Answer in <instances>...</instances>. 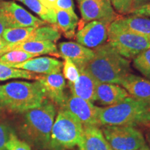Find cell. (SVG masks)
Listing matches in <instances>:
<instances>
[{"label": "cell", "mask_w": 150, "mask_h": 150, "mask_svg": "<svg viewBox=\"0 0 150 150\" xmlns=\"http://www.w3.org/2000/svg\"><path fill=\"white\" fill-rule=\"evenodd\" d=\"M56 112V105L47 98L39 107L23 112L19 127L20 136L35 149L49 150Z\"/></svg>", "instance_id": "6da1fadb"}, {"label": "cell", "mask_w": 150, "mask_h": 150, "mask_svg": "<svg viewBox=\"0 0 150 150\" xmlns=\"http://www.w3.org/2000/svg\"><path fill=\"white\" fill-rule=\"evenodd\" d=\"M93 51V59L84 68L97 82L120 85L123 79L131 73L130 61L109 43H104Z\"/></svg>", "instance_id": "7a4b0ae2"}, {"label": "cell", "mask_w": 150, "mask_h": 150, "mask_svg": "<svg viewBox=\"0 0 150 150\" xmlns=\"http://www.w3.org/2000/svg\"><path fill=\"white\" fill-rule=\"evenodd\" d=\"M98 120L101 127H148L150 123V104L129 96L117 104L99 107Z\"/></svg>", "instance_id": "3957f363"}, {"label": "cell", "mask_w": 150, "mask_h": 150, "mask_svg": "<svg viewBox=\"0 0 150 150\" xmlns=\"http://www.w3.org/2000/svg\"><path fill=\"white\" fill-rule=\"evenodd\" d=\"M2 86L4 109L11 112L23 113L38 108L46 99L40 83L13 81Z\"/></svg>", "instance_id": "277c9868"}, {"label": "cell", "mask_w": 150, "mask_h": 150, "mask_svg": "<svg viewBox=\"0 0 150 150\" xmlns=\"http://www.w3.org/2000/svg\"><path fill=\"white\" fill-rule=\"evenodd\" d=\"M83 126L70 111L59 108L50 136L49 150H69L77 147Z\"/></svg>", "instance_id": "5b68a950"}, {"label": "cell", "mask_w": 150, "mask_h": 150, "mask_svg": "<svg viewBox=\"0 0 150 150\" xmlns=\"http://www.w3.org/2000/svg\"><path fill=\"white\" fill-rule=\"evenodd\" d=\"M108 43L127 59H134L142 52L150 48V39L120 27L115 21L108 30Z\"/></svg>", "instance_id": "8992f818"}, {"label": "cell", "mask_w": 150, "mask_h": 150, "mask_svg": "<svg viewBox=\"0 0 150 150\" xmlns=\"http://www.w3.org/2000/svg\"><path fill=\"white\" fill-rule=\"evenodd\" d=\"M101 127L111 150H137L147 144L143 134L136 127L110 125Z\"/></svg>", "instance_id": "52a82bcc"}, {"label": "cell", "mask_w": 150, "mask_h": 150, "mask_svg": "<svg viewBox=\"0 0 150 150\" xmlns=\"http://www.w3.org/2000/svg\"><path fill=\"white\" fill-rule=\"evenodd\" d=\"M79 7L84 24L95 20L112 22L122 17L114 11L110 0H79Z\"/></svg>", "instance_id": "ba28073f"}, {"label": "cell", "mask_w": 150, "mask_h": 150, "mask_svg": "<svg viewBox=\"0 0 150 150\" xmlns=\"http://www.w3.org/2000/svg\"><path fill=\"white\" fill-rule=\"evenodd\" d=\"M70 111L81 122L83 127H101L98 120L99 106L88 101L71 95L67 96L63 107Z\"/></svg>", "instance_id": "9c48e42d"}, {"label": "cell", "mask_w": 150, "mask_h": 150, "mask_svg": "<svg viewBox=\"0 0 150 150\" xmlns=\"http://www.w3.org/2000/svg\"><path fill=\"white\" fill-rule=\"evenodd\" d=\"M111 22L95 20L79 28L75 38L78 43L88 48H96L107 40L108 27Z\"/></svg>", "instance_id": "30bf717a"}, {"label": "cell", "mask_w": 150, "mask_h": 150, "mask_svg": "<svg viewBox=\"0 0 150 150\" xmlns=\"http://www.w3.org/2000/svg\"><path fill=\"white\" fill-rule=\"evenodd\" d=\"M36 81L40 83L47 99L56 106L63 107L67 95L65 93L66 83L61 73L40 74Z\"/></svg>", "instance_id": "8fae6325"}, {"label": "cell", "mask_w": 150, "mask_h": 150, "mask_svg": "<svg viewBox=\"0 0 150 150\" xmlns=\"http://www.w3.org/2000/svg\"><path fill=\"white\" fill-rule=\"evenodd\" d=\"M1 4L4 11L8 28H38L45 25V22L33 16L13 1H2Z\"/></svg>", "instance_id": "7c38bea8"}, {"label": "cell", "mask_w": 150, "mask_h": 150, "mask_svg": "<svg viewBox=\"0 0 150 150\" xmlns=\"http://www.w3.org/2000/svg\"><path fill=\"white\" fill-rule=\"evenodd\" d=\"M7 66L21 69L40 74H51L61 73L63 62L51 57L33 58L21 63Z\"/></svg>", "instance_id": "4fadbf2b"}, {"label": "cell", "mask_w": 150, "mask_h": 150, "mask_svg": "<svg viewBox=\"0 0 150 150\" xmlns=\"http://www.w3.org/2000/svg\"><path fill=\"white\" fill-rule=\"evenodd\" d=\"M59 56L63 59L68 58L79 69L84 68L93 59V50L78 42H63L59 45Z\"/></svg>", "instance_id": "5bb4252c"}, {"label": "cell", "mask_w": 150, "mask_h": 150, "mask_svg": "<svg viewBox=\"0 0 150 150\" xmlns=\"http://www.w3.org/2000/svg\"><path fill=\"white\" fill-rule=\"evenodd\" d=\"M129 96L126 90L118 84L97 82L95 102L104 106H110L122 102Z\"/></svg>", "instance_id": "9a60e30c"}, {"label": "cell", "mask_w": 150, "mask_h": 150, "mask_svg": "<svg viewBox=\"0 0 150 150\" xmlns=\"http://www.w3.org/2000/svg\"><path fill=\"white\" fill-rule=\"evenodd\" d=\"M120 86L126 90L129 96L150 104V80L132 73L127 74Z\"/></svg>", "instance_id": "2e32d148"}, {"label": "cell", "mask_w": 150, "mask_h": 150, "mask_svg": "<svg viewBox=\"0 0 150 150\" xmlns=\"http://www.w3.org/2000/svg\"><path fill=\"white\" fill-rule=\"evenodd\" d=\"M97 81L85 68L79 69V76L74 83H68L71 95L88 102H95V89Z\"/></svg>", "instance_id": "e0dca14e"}, {"label": "cell", "mask_w": 150, "mask_h": 150, "mask_svg": "<svg viewBox=\"0 0 150 150\" xmlns=\"http://www.w3.org/2000/svg\"><path fill=\"white\" fill-rule=\"evenodd\" d=\"M79 150H111L98 127H83L81 139L77 146Z\"/></svg>", "instance_id": "ac0fdd59"}, {"label": "cell", "mask_w": 150, "mask_h": 150, "mask_svg": "<svg viewBox=\"0 0 150 150\" xmlns=\"http://www.w3.org/2000/svg\"><path fill=\"white\" fill-rule=\"evenodd\" d=\"M11 50H21L36 56L42 54H51L53 56H60L55 42L48 40L29 41L16 45L8 44L6 48V52Z\"/></svg>", "instance_id": "d6986e66"}, {"label": "cell", "mask_w": 150, "mask_h": 150, "mask_svg": "<svg viewBox=\"0 0 150 150\" xmlns=\"http://www.w3.org/2000/svg\"><path fill=\"white\" fill-rule=\"evenodd\" d=\"M115 22L123 29L150 39V19L146 17L131 15L128 17H121Z\"/></svg>", "instance_id": "ffe728a7"}, {"label": "cell", "mask_w": 150, "mask_h": 150, "mask_svg": "<svg viewBox=\"0 0 150 150\" xmlns=\"http://www.w3.org/2000/svg\"><path fill=\"white\" fill-rule=\"evenodd\" d=\"M56 13V27L67 38H72L75 36V30L79 23V18L76 15H72L63 10H54Z\"/></svg>", "instance_id": "44dd1931"}, {"label": "cell", "mask_w": 150, "mask_h": 150, "mask_svg": "<svg viewBox=\"0 0 150 150\" xmlns=\"http://www.w3.org/2000/svg\"><path fill=\"white\" fill-rule=\"evenodd\" d=\"M25 4L28 8L35 13L46 23L56 25V17L55 11L43 5L38 0H18Z\"/></svg>", "instance_id": "7402d4cb"}, {"label": "cell", "mask_w": 150, "mask_h": 150, "mask_svg": "<svg viewBox=\"0 0 150 150\" xmlns=\"http://www.w3.org/2000/svg\"><path fill=\"white\" fill-rule=\"evenodd\" d=\"M61 38V33L55 25L52 27H40L35 28L24 42L29 41H52L56 42Z\"/></svg>", "instance_id": "603a6c76"}, {"label": "cell", "mask_w": 150, "mask_h": 150, "mask_svg": "<svg viewBox=\"0 0 150 150\" xmlns=\"http://www.w3.org/2000/svg\"><path fill=\"white\" fill-rule=\"evenodd\" d=\"M34 29L33 27L7 28L4 31L1 38L9 45L23 42L27 40Z\"/></svg>", "instance_id": "cb8c5ba5"}, {"label": "cell", "mask_w": 150, "mask_h": 150, "mask_svg": "<svg viewBox=\"0 0 150 150\" xmlns=\"http://www.w3.org/2000/svg\"><path fill=\"white\" fill-rule=\"evenodd\" d=\"M40 74L38 75L29 71L14 68L0 63V81L11 79H25L29 80H37Z\"/></svg>", "instance_id": "d4e9b609"}, {"label": "cell", "mask_w": 150, "mask_h": 150, "mask_svg": "<svg viewBox=\"0 0 150 150\" xmlns=\"http://www.w3.org/2000/svg\"><path fill=\"white\" fill-rule=\"evenodd\" d=\"M36 56L21 50H11L0 56V63L5 65L18 64L33 59Z\"/></svg>", "instance_id": "484cf974"}, {"label": "cell", "mask_w": 150, "mask_h": 150, "mask_svg": "<svg viewBox=\"0 0 150 150\" xmlns=\"http://www.w3.org/2000/svg\"><path fill=\"white\" fill-rule=\"evenodd\" d=\"M134 67L150 80V48L142 52L133 59Z\"/></svg>", "instance_id": "4316f807"}, {"label": "cell", "mask_w": 150, "mask_h": 150, "mask_svg": "<svg viewBox=\"0 0 150 150\" xmlns=\"http://www.w3.org/2000/svg\"><path fill=\"white\" fill-rule=\"evenodd\" d=\"M63 63V74L68 83H74L79 76V70L73 62L68 58H65Z\"/></svg>", "instance_id": "83f0119b"}, {"label": "cell", "mask_w": 150, "mask_h": 150, "mask_svg": "<svg viewBox=\"0 0 150 150\" xmlns=\"http://www.w3.org/2000/svg\"><path fill=\"white\" fill-rule=\"evenodd\" d=\"M7 150H31V147L27 142L19 139L16 132L11 129L8 140L6 142Z\"/></svg>", "instance_id": "f1b7e54d"}, {"label": "cell", "mask_w": 150, "mask_h": 150, "mask_svg": "<svg viewBox=\"0 0 150 150\" xmlns=\"http://www.w3.org/2000/svg\"><path fill=\"white\" fill-rule=\"evenodd\" d=\"M116 12L121 16H128L133 12L134 0H110Z\"/></svg>", "instance_id": "f546056e"}, {"label": "cell", "mask_w": 150, "mask_h": 150, "mask_svg": "<svg viewBox=\"0 0 150 150\" xmlns=\"http://www.w3.org/2000/svg\"><path fill=\"white\" fill-rule=\"evenodd\" d=\"M11 129L6 124H0V150L6 149V142L8 140Z\"/></svg>", "instance_id": "4dcf8cb0"}, {"label": "cell", "mask_w": 150, "mask_h": 150, "mask_svg": "<svg viewBox=\"0 0 150 150\" xmlns=\"http://www.w3.org/2000/svg\"><path fill=\"white\" fill-rule=\"evenodd\" d=\"M54 10H63L72 15L75 13L73 0H57L54 6Z\"/></svg>", "instance_id": "1f68e13d"}, {"label": "cell", "mask_w": 150, "mask_h": 150, "mask_svg": "<svg viewBox=\"0 0 150 150\" xmlns=\"http://www.w3.org/2000/svg\"><path fill=\"white\" fill-rule=\"evenodd\" d=\"M131 15L136 16L150 17V2L143 6L136 9Z\"/></svg>", "instance_id": "d6a6232c"}, {"label": "cell", "mask_w": 150, "mask_h": 150, "mask_svg": "<svg viewBox=\"0 0 150 150\" xmlns=\"http://www.w3.org/2000/svg\"><path fill=\"white\" fill-rule=\"evenodd\" d=\"M7 28H8V22H7L6 18V15L4 11L2 4H1V6H0V38H1L4 31Z\"/></svg>", "instance_id": "836d02e7"}, {"label": "cell", "mask_w": 150, "mask_h": 150, "mask_svg": "<svg viewBox=\"0 0 150 150\" xmlns=\"http://www.w3.org/2000/svg\"><path fill=\"white\" fill-rule=\"evenodd\" d=\"M150 2V0H134V4H133V11L136 9L140 8L147 4ZM133 13V12H132Z\"/></svg>", "instance_id": "e575fe53"}, {"label": "cell", "mask_w": 150, "mask_h": 150, "mask_svg": "<svg viewBox=\"0 0 150 150\" xmlns=\"http://www.w3.org/2000/svg\"><path fill=\"white\" fill-rule=\"evenodd\" d=\"M8 45V43L6 42L1 38H0V56L6 53V48Z\"/></svg>", "instance_id": "d590c367"}, {"label": "cell", "mask_w": 150, "mask_h": 150, "mask_svg": "<svg viewBox=\"0 0 150 150\" xmlns=\"http://www.w3.org/2000/svg\"><path fill=\"white\" fill-rule=\"evenodd\" d=\"M57 0H45V6L49 8H51L54 10V6H55V4Z\"/></svg>", "instance_id": "8d00e7d4"}, {"label": "cell", "mask_w": 150, "mask_h": 150, "mask_svg": "<svg viewBox=\"0 0 150 150\" xmlns=\"http://www.w3.org/2000/svg\"><path fill=\"white\" fill-rule=\"evenodd\" d=\"M4 109V97H3V91L2 86H0V111Z\"/></svg>", "instance_id": "74e56055"}, {"label": "cell", "mask_w": 150, "mask_h": 150, "mask_svg": "<svg viewBox=\"0 0 150 150\" xmlns=\"http://www.w3.org/2000/svg\"><path fill=\"white\" fill-rule=\"evenodd\" d=\"M146 140H147V142L148 143V146H149L150 148V129H149L146 133Z\"/></svg>", "instance_id": "f35d334b"}, {"label": "cell", "mask_w": 150, "mask_h": 150, "mask_svg": "<svg viewBox=\"0 0 150 150\" xmlns=\"http://www.w3.org/2000/svg\"><path fill=\"white\" fill-rule=\"evenodd\" d=\"M137 150H150V148H149V146H148L147 144H146V145H144L143 147H142L141 148H140V149H138Z\"/></svg>", "instance_id": "ab89813d"}, {"label": "cell", "mask_w": 150, "mask_h": 150, "mask_svg": "<svg viewBox=\"0 0 150 150\" xmlns=\"http://www.w3.org/2000/svg\"><path fill=\"white\" fill-rule=\"evenodd\" d=\"M38 1H40V2L42 3L43 5L45 6V0H38Z\"/></svg>", "instance_id": "60d3db41"}, {"label": "cell", "mask_w": 150, "mask_h": 150, "mask_svg": "<svg viewBox=\"0 0 150 150\" xmlns=\"http://www.w3.org/2000/svg\"><path fill=\"white\" fill-rule=\"evenodd\" d=\"M1 1H1V0H0V6H1Z\"/></svg>", "instance_id": "b9f144b4"}, {"label": "cell", "mask_w": 150, "mask_h": 150, "mask_svg": "<svg viewBox=\"0 0 150 150\" xmlns=\"http://www.w3.org/2000/svg\"><path fill=\"white\" fill-rule=\"evenodd\" d=\"M148 127H150V123H149V125H148Z\"/></svg>", "instance_id": "7bdbcfd3"}]
</instances>
